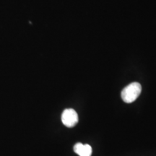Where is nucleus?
Returning a JSON list of instances; mask_svg holds the SVG:
<instances>
[{"mask_svg":"<svg viewBox=\"0 0 156 156\" xmlns=\"http://www.w3.org/2000/svg\"><path fill=\"white\" fill-rule=\"evenodd\" d=\"M142 91V86L138 83H132L124 87L122 91V98L126 103H131L136 100Z\"/></svg>","mask_w":156,"mask_h":156,"instance_id":"nucleus-1","label":"nucleus"},{"mask_svg":"<svg viewBox=\"0 0 156 156\" xmlns=\"http://www.w3.org/2000/svg\"><path fill=\"white\" fill-rule=\"evenodd\" d=\"M62 122L67 127H73L78 122V115L73 108H67L62 114Z\"/></svg>","mask_w":156,"mask_h":156,"instance_id":"nucleus-2","label":"nucleus"},{"mask_svg":"<svg viewBox=\"0 0 156 156\" xmlns=\"http://www.w3.org/2000/svg\"><path fill=\"white\" fill-rule=\"evenodd\" d=\"M74 151L80 156H91L92 155V147L90 145H83L78 142L74 146Z\"/></svg>","mask_w":156,"mask_h":156,"instance_id":"nucleus-3","label":"nucleus"}]
</instances>
